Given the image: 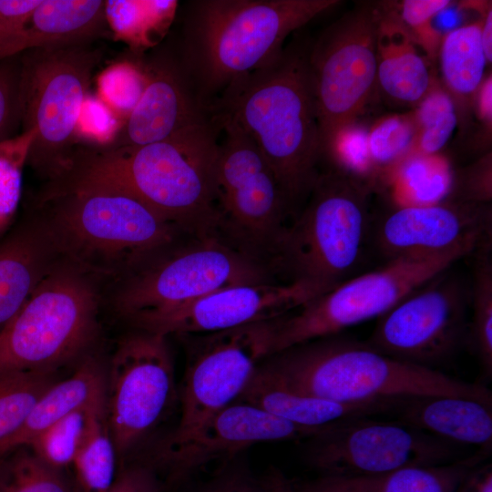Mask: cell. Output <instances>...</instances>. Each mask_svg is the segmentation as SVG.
Listing matches in <instances>:
<instances>
[{
	"label": "cell",
	"mask_w": 492,
	"mask_h": 492,
	"mask_svg": "<svg viewBox=\"0 0 492 492\" xmlns=\"http://www.w3.org/2000/svg\"><path fill=\"white\" fill-rule=\"evenodd\" d=\"M220 122L213 118L162 140L108 149L78 144L67 171L114 185L185 233L215 237Z\"/></svg>",
	"instance_id": "6da1fadb"
},
{
	"label": "cell",
	"mask_w": 492,
	"mask_h": 492,
	"mask_svg": "<svg viewBox=\"0 0 492 492\" xmlns=\"http://www.w3.org/2000/svg\"><path fill=\"white\" fill-rule=\"evenodd\" d=\"M308 50L292 42L233 81L213 104L257 144L292 210L311 192L323 155Z\"/></svg>",
	"instance_id": "7a4b0ae2"
},
{
	"label": "cell",
	"mask_w": 492,
	"mask_h": 492,
	"mask_svg": "<svg viewBox=\"0 0 492 492\" xmlns=\"http://www.w3.org/2000/svg\"><path fill=\"white\" fill-rule=\"evenodd\" d=\"M337 0H195L185 12L179 58L200 97H214L263 66L285 39Z\"/></svg>",
	"instance_id": "3957f363"
},
{
	"label": "cell",
	"mask_w": 492,
	"mask_h": 492,
	"mask_svg": "<svg viewBox=\"0 0 492 492\" xmlns=\"http://www.w3.org/2000/svg\"><path fill=\"white\" fill-rule=\"evenodd\" d=\"M262 364L286 387L333 402L454 395L492 404L481 384L399 361L340 333L285 349Z\"/></svg>",
	"instance_id": "277c9868"
},
{
	"label": "cell",
	"mask_w": 492,
	"mask_h": 492,
	"mask_svg": "<svg viewBox=\"0 0 492 492\" xmlns=\"http://www.w3.org/2000/svg\"><path fill=\"white\" fill-rule=\"evenodd\" d=\"M371 235L370 190L361 175L343 169L320 173L279 241L272 272L314 299L357 274Z\"/></svg>",
	"instance_id": "5b68a950"
},
{
	"label": "cell",
	"mask_w": 492,
	"mask_h": 492,
	"mask_svg": "<svg viewBox=\"0 0 492 492\" xmlns=\"http://www.w3.org/2000/svg\"><path fill=\"white\" fill-rule=\"evenodd\" d=\"M54 193L66 246L81 261L101 269L131 270L151 253L189 235L128 192L66 171ZM191 236V235H190Z\"/></svg>",
	"instance_id": "8992f818"
},
{
	"label": "cell",
	"mask_w": 492,
	"mask_h": 492,
	"mask_svg": "<svg viewBox=\"0 0 492 492\" xmlns=\"http://www.w3.org/2000/svg\"><path fill=\"white\" fill-rule=\"evenodd\" d=\"M216 116L223 139L215 171V237L271 271L292 210L254 140L230 116Z\"/></svg>",
	"instance_id": "52a82bcc"
},
{
	"label": "cell",
	"mask_w": 492,
	"mask_h": 492,
	"mask_svg": "<svg viewBox=\"0 0 492 492\" xmlns=\"http://www.w3.org/2000/svg\"><path fill=\"white\" fill-rule=\"evenodd\" d=\"M100 53L88 46L20 54L21 130L32 132L27 163L55 178L69 166Z\"/></svg>",
	"instance_id": "ba28073f"
},
{
	"label": "cell",
	"mask_w": 492,
	"mask_h": 492,
	"mask_svg": "<svg viewBox=\"0 0 492 492\" xmlns=\"http://www.w3.org/2000/svg\"><path fill=\"white\" fill-rule=\"evenodd\" d=\"M479 246L468 242L438 253L399 257L376 270L353 276L280 317L272 354L380 318Z\"/></svg>",
	"instance_id": "9c48e42d"
},
{
	"label": "cell",
	"mask_w": 492,
	"mask_h": 492,
	"mask_svg": "<svg viewBox=\"0 0 492 492\" xmlns=\"http://www.w3.org/2000/svg\"><path fill=\"white\" fill-rule=\"evenodd\" d=\"M97 302L76 275L55 273L37 282L0 331V376L56 372L89 343Z\"/></svg>",
	"instance_id": "30bf717a"
},
{
	"label": "cell",
	"mask_w": 492,
	"mask_h": 492,
	"mask_svg": "<svg viewBox=\"0 0 492 492\" xmlns=\"http://www.w3.org/2000/svg\"><path fill=\"white\" fill-rule=\"evenodd\" d=\"M139 261L118 297L129 320L185 305L223 287L270 282L272 272L212 236H190Z\"/></svg>",
	"instance_id": "8fae6325"
},
{
	"label": "cell",
	"mask_w": 492,
	"mask_h": 492,
	"mask_svg": "<svg viewBox=\"0 0 492 492\" xmlns=\"http://www.w3.org/2000/svg\"><path fill=\"white\" fill-rule=\"evenodd\" d=\"M278 320L178 335L186 349L180 416L163 446L182 441L213 414L239 400L259 365L272 354Z\"/></svg>",
	"instance_id": "7c38bea8"
},
{
	"label": "cell",
	"mask_w": 492,
	"mask_h": 492,
	"mask_svg": "<svg viewBox=\"0 0 492 492\" xmlns=\"http://www.w3.org/2000/svg\"><path fill=\"white\" fill-rule=\"evenodd\" d=\"M382 10L363 5L330 25L309 46L323 154L334 135L355 122L376 85Z\"/></svg>",
	"instance_id": "4fadbf2b"
},
{
	"label": "cell",
	"mask_w": 492,
	"mask_h": 492,
	"mask_svg": "<svg viewBox=\"0 0 492 492\" xmlns=\"http://www.w3.org/2000/svg\"><path fill=\"white\" fill-rule=\"evenodd\" d=\"M177 395L167 336L139 329L123 338L106 379V417L118 456L157 426Z\"/></svg>",
	"instance_id": "5bb4252c"
},
{
	"label": "cell",
	"mask_w": 492,
	"mask_h": 492,
	"mask_svg": "<svg viewBox=\"0 0 492 492\" xmlns=\"http://www.w3.org/2000/svg\"><path fill=\"white\" fill-rule=\"evenodd\" d=\"M444 272L378 318L365 342L378 352L436 369L466 343L469 286Z\"/></svg>",
	"instance_id": "9a60e30c"
},
{
	"label": "cell",
	"mask_w": 492,
	"mask_h": 492,
	"mask_svg": "<svg viewBox=\"0 0 492 492\" xmlns=\"http://www.w3.org/2000/svg\"><path fill=\"white\" fill-rule=\"evenodd\" d=\"M309 464L329 476H370L454 462L456 445L402 422L368 417L333 425L311 439Z\"/></svg>",
	"instance_id": "2e32d148"
},
{
	"label": "cell",
	"mask_w": 492,
	"mask_h": 492,
	"mask_svg": "<svg viewBox=\"0 0 492 492\" xmlns=\"http://www.w3.org/2000/svg\"><path fill=\"white\" fill-rule=\"evenodd\" d=\"M332 425H298L253 405L236 401L213 414L182 441L162 446L157 460L168 471L169 483H180L206 464L233 458L253 445L312 439Z\"/></svg>",
	"instance_id": "e0dca14e"
},
{
	"label": "cell",
	"mask_w": 492,
	"mask_h": 492,
	"mask_svg": "<svg viewBox=\"0 0 492 492\" xmlns=\"http://www.w3.org/2000/svg\"><path fill=\"white\" fill-rule=\"evenodd\" d=\"M313 300L302 286L274 281L231 285L170 311L132 319L166 336L204 333L280 318Z\"/></svg>",
	"instance_id": "ac0fdd59"
},
{
	"label": "cell",
	"mask_w": 492,
	"mask_h": 492,
	"mask_svg": "<svg viewBox=\"0 0 492 492\" xmlns=\"http://www.w3.org/2000/svg\"><path fill=\"white\" fill-rule=\"evenodd\" d=\"M373 230L377 251L389 261L492 241V213L487 205L461 200L407 205L387 213Z\"/></svg>",
	"instance_id": "d6986e66"
},
{
	"label": "cell",
	"mask_w": 492,
	"mask_h": 492,
	"mask_svg": "<svg viewBox=\"0 0 492 492\" xmlns=\"http://www.w3.org/2000/svg\"><path fill=\"white\" fill-rule=\"evenodd\" d=\"M145 62V89L112 139L102 148L143 146L213 118L212 107L200 97L179 55L161 52Z\"/></svg>",
	"instance_id": "ffe728a7"
},
{
	"label": "cell",
	"mask_w": 492,
	"mask_h": 492,
	"mask_svg": "<svg viewBox=\"0 0 492 492\" xmlns=\"http://www.w3.org/2000/svg\"><path fill=\"white\" fill-rule=\"evenodd\" d=\"M402 400L346 404L314 397L286 387L261 363L238 401L298 425L323 428L349 419L393 414Z\"/></svg>",
	"instance_id": "44dd1931"
},
{
	"label": "cell",
	"mask_w": 492,
	"mask_h": 492,
	"mask_svg": "<svg viewBox=\"0 0 492 492\" xmlns=\"http://www.w3.org/2000/svg\"><path fill=\"white\" fill-rule=\"evenodd\" d=\"M487 455L479 450L444 465L408 466L370 476L319 475L290 483L293 492H458Z\"/></svg>",
	"instance_id": "7402d4cb"
},
{
	"label": "cell",
	"mask_w": 492,
	"mask_h": 492,
	"mask_svg": "<svg viewBox=\"0 0 492 492\" xmlns=\"http://www.w3.org/2000/svg\"><path fill=\"white\" fill-rule=\"evenodd\" d=\"M492 404L475 398L436 395L406 398L394 415L400 422L454 445H471L489 452Z\"/></svg>",
	"instance_id": "603a6c76"
},
{
	"label": "cell",
	"mask_w": 492,
	"mask_h": 492,
	"mask_svg": "<svg viewBox=\"0 0 492 492\" xmlns=\"http://www.w3.org/2000/svg\"><path fill=\"white\" fill-rule=\"evenodd\" d=\"M419 44L396 15L382 11L376 46V84L390 99L418 104L432 88L428 63Z\"/></svg>",
	"instance_id": "cb8c5ba5"
},
{
	"label": "cell",
	"mask_w": 492,
	"mask_h": 492,
	"mask_svg": "<svg viewBox=\"0 0 492 492\" xmlns=\"http://www.w3.org/2000/svg\"><path fill=\"white\" fill-rule=\"evenodd\" d=\"M108 33L103 0H41L24 26L20 54L34 48L88 46Z\"/></svg>",
	"instance_id": "d4e9b609"
},
{
	"label": "cell",
	"mask_w": 492,
	"mask_h": 492,
	"mask_svg": "<svg viewBox=\"0 0 492 492\" xmlns=\"http://www.w3.org/2000/svg\"><path fill=\"white\" fill-rule=\"evenodd\" d=\"M99 405H106V377L98 364L90 360L42 394L21 427L0 445V456L26 446L38 434L66 415Z\"/></svg>",
	"instance_id": "484cf974"
},
{
	"label": "cell",
	"mask_w": 492,
	"mask_h": 492,
	"mask_svg": "<svg viewBox=\"0 0 492 492\" xmlns=\"http://www.w3.org/2000/svg\"><path fill=\"white\" fill-rule=\"evenodd\" d=\"M106 17L115 37L134 52L155 46L170 26L178 1L107 0Z\"/></svg>",
	"instance_id": "4316f807"
},
{
	"label": "cell",
	"mask_w": 492,
	"mask_h": 492,
	"mask_svg": "<svg viewBox=\"0 0 492 492\" xmlns=\"http://www.w3.org/2000/svg\"><path fill=\"white\" fill-rule=\"evenodd\" d=\"M39 255L33 240L14 233L0 240V331L39 282Z\"/></svg>",
	"instance_id": "83f0119b"
},
{
	"label": "cell",
	"mask_w": 492,
	"mask_h": 492,
	"mask_svg": "<svg viewBox=\"0 0 492 492\" xmlns=\"http://www.w3.org/2000/svg\"><path fill=\"white\" fill-rule=\"evenodd\" d=\"M481 25L477 22L448 32L440 46V65L444 80L453 92L467 96L482 83L487 62Z\"/></svg>",
	"instance_id": "f1b7e54d"
},
{
	"label": "cell",
	"mask_w": 492,
	"mask_h": 492,
	"mask_svg": "<svg viewBox=\"0 0 492 492\" xmlns=\"http://www.w3.org/2000/svg\"><path fill=\"white\" fill-rule=\"evenodd\" d=\"M492 242L479 246L473 253L472 282L466 342L477 355L487 377L492 374Z\"/></svg>",
	"instance_id": "f546056e"
},
{
	"label": "cell",
	"mask_w": 492,
	"mask_h": 492,
	"mask_svg": "<svg viewBox=\"0 0 492 492\" xmlns=\"http://www.w3.org/2000/svg\"><path fill=\"white\" fill-rule=\"evenodd\" d=\"M117 450L106 417L105 405L90 415L83 443L73 462L82 492H108L116 478Z\"/></svg>",
	"instance_id": "4dcf8cb0"
},
{
	"label": "cell",
	"mask_w": 492,
	"mask_h": 492,
	"mask_svg": "<svg viewBox=\"0 0 492 492\" xmlns=\"http://www.w3.org/2000/svg\"><path fill=\"white\" fill-rule=\"evenodd\" d=\"M62 471L27 446L15 448L0 456V492H76Z\"/></svg>",
	"instance_id": "1f68e13d"
},
{
	"label": "cell",
	"mask_w": 492,
	"mask_h": 492,
	"mask_svg": "<svg viewBox=\"0 0 492 492\" xmlns=\"http://www.w3.org/2000/svg\"><path fill=\"white\" fill-rule=\"evenodd\" d=\"M56 381V372L0 376V445L21 427L36 400Z\"/></svg>",
	"instance_id": "d6a6232c"
},
{
	"label": "cell",
	"mask_w": 492,
	"mask_h": 492,
	"mask_svg": "<svg viewBox=\"0 0 492 492\" xmlns=\"http://www.w3.org/2000/svg\"><path fill=\"white\" fill-rule=\"evenodd\" d=\"M105 405L77 410L38 434L26 446L47 466L63 470L73 465L85 438L92 411Z\"/></svg>",
	"instance_id": "836d02e7"
},
{
	"label": "cell",
	"mask_w": 492,
	"mask_h": 492,
	"mask_svg": "<svg viewBox=\"0 0 492 492\" xmlns=\"http://www.w3.org/2000/svg\"><path fill=\"white\" fill-rule=\"evenodd\" d=\"M416 128L418 152L435 154L452 136L457 123L455 105L443 89L432 87L418 103L413 116Z\"/></svg>",
	"instance_id": "e575fe53"
},
{
	"label": "cell",
	"mask_w": 492,
	"mask_h": 492,
	"mask_svg": "<svg viewBox=\"0 0 492 492\" xmlns=\"http://www.w3.org/2000/svg\"><path fill=\"white\" fill-rule=\"evenodd\" d=\"M33 138L32 132H20L0 142V240L10 228L18 209L23 169Z\"/></svg>",
	"instance_id": "d590c367"
},
{
	"label": "cell",
	"mask_w": 492,
	"mask_h": 492,
	"mask_svg": "<svg viewBox=\"0 0 492 492\" xmlns=\"http://www.w3.org/2000/svg\"><path fill=\"white\" fill-rule=\"evenodd\" d=\"M146 85L144 63L125 61L112 65L99 78L103 103L116 116L124 117L125 119L138 103Z\"/></svg>",
	"instance_id": "8d00e7d4"
},
{
	"label": "cell",
	"mask_w": 492,
	"mask_h": 492,
	"mask_svg": "<svg viewBox=\"0 0 492 492\" xmlns=\"http://www.w3.org/2000/svg\"><path fill=\"white\" fill-rule=\"evenodd\" d=\"M417 128L413 116L392 115L376 122L368 131L370 160L390 164L415 146Z\"/></svg>",
	"instance_id": "74e56055"
},
{
	"label": "cell",
	"mask_w": 492,
	"mask_h": 492,
	"mask_svg": "<svg viewBox=\"0 0 492 492\" xmlns=\"http://www.w3.org/2000/svg\"><path fill=\"white\" fill-rule=\"evenodd\" d=\"M404 175L425 204L436 202L451 182L444 161L434 154L417 152L412 156L406 160Z\"/></svg>",
	"instance_id": "f35d334b"
},
{
	"label": "cell",
	"mask_w": 492,
	"mask_h": 492,
	"mask_svg": "<svg viewBox=\"0 0 492 492\" xmlns=\"http://www.w3.org/2000/svg\"><path fill=\"white\" fill-rule=\"evenodd\" d=\"M20 55L0 61V142L21 129Z\"/></svg>",
	"instance_id": "ab89813d"
},
{
	"label": "cell",
	"mask_w": 492,
	"mask_h": 492,
	"mask_svg": "<svg viewBox=\"0 0 492 492\" xmlns=\"http://www.w3.org/2000/svg\"><path fill=\"white\" fill-rule=\"evenodd\" d=\"M367 135L364 127L354 122L334 135L324 154L333 156L341 164L340 169L360 174L371 161Z\"/></svg>",
	"instance_id": "60d3db41"
},
{
	"label": "cell",
	"mask_w": 492,
	"mask_h": 492,
	"mask_svg": "<svg viewBox=\"0 0 492 492\" xmlns=\"http://www.w3.org/2000/svg\"><path fill=\"white\" fill-rule=\"evenodd\" d=\"M41 0H0V61L20 55L24 26Z\"/></svg>",
	"instance_id": "b9f144b4"
},
{
	"label": "cell",
	"mask_w": 492,
	"mask_h": 492,
	"mask_svg": "<svg viewBox=\"0 0 492 492\" xmlns=\"http://www.w3.org/2000/svg\"><path fill=\"white\" fill-rule=\"evenodd\" d=\"M450 5L449 0H405L399 5L400 15L397 17L407 29L418 35L415 37L417 43L419 39L425 41L427 49L438 41V32L429 26V22Z\"/></svg>",
	"instance_id": "7bdbcfd3"
},
{
	"label": "cell",
	"mask_w": 492,
	"mask_h": 492,
	"mask_svg": "<svg viewBox=\"0 0 492 492\" xmlns=\"http://www.w3.org/2000/svg\"><path fill=\"white\" fill-rule=\"evenodd\" d=\"M191 492H268V490L263 480H257L245 466L229 463Z\"/></svg>",
	"instance_id": "ee69618b"
},
{
	"label": "cell",
	"mask_w": 492,
	"mask_h": 492,
	"mask_svg": "<svg viewBox=\"0 0 492 492\" xmlns=\"http://www.w3.org/2000/svg\"><path fill=\"white\" fill-rule=\"evenodd\" d=\"M108 492H162V487L151 466L134 465L117 474Z\"/></svg>",
	"instance_id": "f6af8a7d"
},
{
	"label": "cell",
	"mask_w": 492,
	"mask_h": 492,
	"mask_svg": "<svg viewBox=\"0 0 492 492\" xmlns=\"http://www.w3.org/2000/svg\"><path fill=\"white\" fill-rule=\"evenodd\" d=\"M491 163L488 159L481 160L465 177L461 200L487 205L491 200Z\"/></svg>",
	"instance_id": "bcb514c9"
},
{
	"label": "cell",
	"mask_w": 492,
	"mask_h": 492,
	"mask_svg": "<svg viewBox=\"0 0 492 492\" xmlns=\"http://www.w3.org/2000/svg\"><path fill=\"white\" fill-rule=\"evenodd\" d=\"M478 108L481 118L487 121H491L492 116V82L491 77L482 81L478 87Z\"/></svg>",
	"instance_id": "7dc6e473"
},
{
	"label": "cell",
	"mask_w": 492,
	"mask_h": 492,
	"mask_svg": "<svg viewBox=\"0 0 492 492\" xmlns=\"http://www.w3.org/2000/svg\"><path fill=\"white\" fill-rule=\"evenodd\" d=\"M263 482L268 492H293L290 479L277 469L270 471Z\"/></svg>",
	"instance_id": "c3c4849f"
},
{
	"label": "cell",
	"mask_w": 492,
	"mask_h": 492,
	"mask_svg": "<svg viewBox=\"0 0 492 492\" xmlns=\"http://www.w3.org/2000/svg\"><path fill=\"white\" fill-rule=\"evenodd\" d=\"M492 11L487 12L484 22L481 25V43L487 63L492 61Z\"/></svg>",
	"instance_id": "681fc988"
},
{
	"label": "cell",
	"mask_w": 492,
	"mask_h": 492,
	"mask_svg": "<svg viewBox=\"0 0 492 492\" xmlns=\"http://www.w3.org/2000/svg\"><path fill=\"white\" fill-rule=\"evenodd\" d=\"M436 15L438 26L443 28H452L458 22V14L453 10H449L448 7L439 12Z\"/></svg>",
	"instance_id": "f907efd6"
}]
</instances>
